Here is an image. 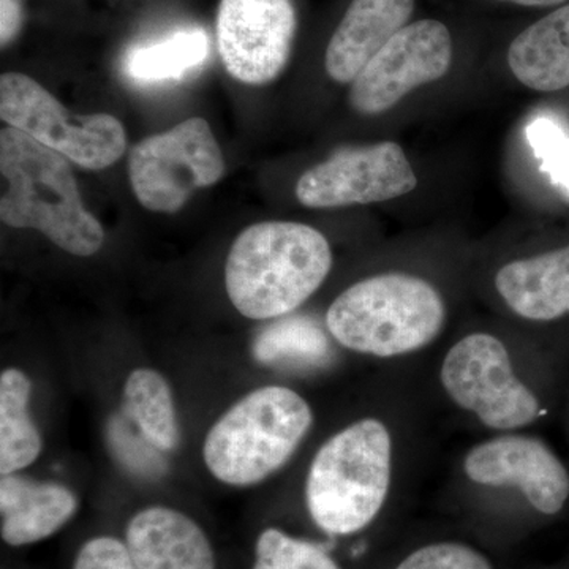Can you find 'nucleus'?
Wrapping results in <instances>:
<instances>
[{
	"label": "nucleus",
	"mask_w": 569,
	"mask_h": 569,
	"mask_svg": "<svg viewBox=\"0 0 569 569\" xmlns=\"http://www.w3.org/2000/svg\"><path fill=\"white\" fill-rule=\"evenodd\" d=\"M296 29L291 0H222L217 39L224 69L246 84H269L287 67Z\"/></svg>",
	"instance_id": "9b49d317"
},
{
	"label": "nucleus",
	"mask_w": 569,
	"mask_h": 569,
	"mask_svg": "<svg viewBox=\"0 0 569 569\" xmlns=\"http://www.w3.org/2000/svg\"><path fill=\"white\" fill-rule=\"evenodd\" d=\"M496 288L505 305L526 320L568 316L569 246L505 264L498 269Z\"/></svg>",
	"instance_id": "dca6fc26"
},
{
	"label": "nucleus",
	"mask_w": 569,
	"mask_h": 569,
	"mask_svg": "<svg viewBox=\"0 0 569 569\" xmlns=\"http://www.w3.org/2000/svg\"><path fill=\"white\" fill-rule=\"evenodd\" d=\"M123 410L153 447L160 451H173L178 447L173 392L159 372L137 369L130 373L123 385Z\"/></svg>",
	"instance_id": "aec40b11"
},
{
	"label": "nucleus",
	"mask_w": 569,
	"mask_h": 569,
	"mask_svg": "<svg viewBox=\"0 0 569 569\" xmlns=\"http://www.w3.org/2000/svg\"><path fill=\"white\" fill-rule=\"evenodd\" d=\"M508 67L531 91L569 88V3L533 22L511 41Z\"/></svg>",
	"instance_id": "f3484780"
},
{
	"label": "nucleus",
	"mask_w": 569,
	"mask_h": 569,
	"mask_svg": "<svg viewBox=\"0 0 569 569\" xmlns=\"http://www.w3.org/2000/svg\"><path fill=\"white\" fill-rule=\"evenodd\" d=\"M452 61L455 43L447 24L438 20L410 22L351 82L348 102L367 118L385 114L408 93L447 77Z\"/></svg>",
	"instance_id": "1a4fd4ad"
},
{
	"label": "nucleus",
	"mask_w": 569,
	"mask_h": 569,
	"mask_svg": "<svg viewBox=\"0 0 569 569\" xmlns=\"http://www.w3.org/2000/svg\"><path fill=\"white\" fill-rule=\"evenodd\" d=\"M445 320L440 291L406 272L359 280L326 313L328 331L340 346L377 358L421 350L440 336Z\"/></svg>",
	"instance_id": "7ed1b4c3"
},
{
	"label": "nucleus",
	"mask_w": 569,
	"mask_h": 569,
	"mask_svg": "<svg viewBox=\"0 0 569 569\" xmlns=\"http://www.w3.org/2000/svg\"><path fill=\"white\" fill-rule=\"evenodd\" d=\"M531 142L553 181L569 192V140L556 123L541 119L531 127Z\"/></svg>",
	"instance_id": "b1692460"
},
{
	"label": "nucleus",
	"mask_w": 569,
	"mask_h": 569,
	"mask_svg": "<svg viewBox=\"0 0 569 569\" xmlns=\"http://www.w3.org/2000/svg\"><path fill=\"white\" fill-rule=\"evenodd\" d=\"M475 485L518 488L542 515L561 511L569 497V473L541 440L501 436L478 445L463 460Z\"/></svg>",
	"instance_id": "f8f14e48"
},
{
	"label": "nucleus",
	"mask_w": 569,
	"mask_h": 569,
	"mask_svg": "<svg viewBox=\"0 0 569 569\" xmlns=\"http://www.w3.org/2000/svg\"><path fill=\"white\" fill-rule=\"evenodd\" d=\"M413 13L415 0H353L326 48V73L351 84Z\"/></svg>",
	"instance_id": "4468645a"
},
{
	"label": "nucleus",
	"mask_w": 569,
	"mask_h": 569,
	"mask_svg": "<svg viewBox=\"0 0 569 569\" xmlns=\"http://www.w3.org/2000/svg\"><path fill=\"white\" fill-rule=\"evenodd\" d=\"M0 174L3 223L40 231L74 257H92L102 249L103 227L82 204L80 187L61 153L13 127H3Z\"/></svg>",
	"instance_id": "f03ea898"
},
{
	"label": "nucleus",
	"mask_w": 569,
	"mask_h": 569,
	"mask_svg": "<svg viewBox=\"0 0 569 569\" xmlns=\"http://www.w3.org/2000/svg\"><path fill=\"white\" fill-rule=\"evenodd\" d=\"M223 173L222 149L201 118L144 138L129 156L134 197L152 212H178L194 190L213 186Z\"/></svg>",
	"instance_id": "0eeeda50"
},
{
	"label": "nucleus",
	"mask_w": 569,
	"mask_h": 569,
	"mask_svg": "<svg viewBox=\"0 0 569 569\" xmlns=\"http://www.w3.org/2000/svg\"><path fill=\"white\" fill-rule=\"evenodd\" d=\"M331 268V246L317 228L274 220L252 224L234 239L224 288L241 316L276 320L305 305Z\"/></svg>",
	"instance_id": "f257e3e1"
},
{
	"label": "nucleus",
	"mask_w": 569,
	"mask_h": 569,
	"mask_svg": "<svg viewBox=\"0 0 569 569\" xmlns=\"http://www.w3.org/2000/svg\"><path fill=\"white\" fill-rule=\"evenodd\" d=\"M32 383L18 369L0 377V473H18L39 459L41 437L29 415Z\"/></svg>",
	"instance_id": "6ab92c4d"
},
{
	"label": "nucleus",
	"mask_w": 569,
	"mask_h": 569,
	"mask_svg": "<svg viewBox=\"0 0 569 569\" xmlns=\"http://www.w3.org/2000/svg\"><path fill=\"white\" fill-rule=\"evenodd\" d=\"M71 569H138L123 539L99 535L82 542Z\"/></svg>",
	"instance_id": "393cba45"
},
{
	"label": "nucleus",
	"mask_w": 569,
	"mask_h": 569,
	"mask_svg": "<svg viewBox=\"0 0 569 569\" xmlns=\"http://www.w3.org/2000/svg\"><path fill=\"white\" fill-rule=\"evenodd\" d=\"M123 542L138 569H217L211 539L178 509H141L127 523Z\"/></svg>",
	"instance_id": "ddd939ff"
},
{
	"label": "nucleus",
	"mask_w": 569,
	"mask_h": 569,
	"mask_svg": "<svg viewBox=\"0 0 569 569\" xmlns=\"http://www.w3.org/2000/svg\"><path fill=\"white\" fill-rule=\"evenodd\" d=\"M391 459V436L378 419H361L329 438L307 477V509L313 522L335 537L366 529L387 500Z\"/></svg>",
	"instance_id": "20e7f679"
},
{
	"label": "nucleus",
	"mask_w": 569,
	"mask_h": 569,
	"mask_svg": "<svg viewBox=\"0 0 569 569\" xmlns=\"http://www.w3.org/2000/svg\"><path fill=\"white\" fill-rule=\"evenodd\" d=\"M396 569H492V567L478 550L459 542H438L411 553Z\"/></svg>",
	"instance_id": "5701e85b"
},
{
	"label": "nucleus",
	"mask_w": 569,
	"mask_h": 569,
	"mask_svg": "<svg viewBox=\"0 0 569 569\" xmlns=\"http://www.w3.org/2000/svg\"><path fill=\"white\" fill-rule=\"evenodd\" d=\"M0 118L40 144L88 170L121 159L126 130L111 114H71L43 86L22 73L0 77Z\"/></svg>",
	"instance_id": "423d86ee"
},
{
	"label": "nucleus",
	"mask_w": 569,
	"mask_h": 569,
	"mask_svg": "<svg viewBox=\"0 0 569 569\" xmlns=\"http://www.w3.org/2000/svg\"><path fill=\"white\" fill-rule=\"evenodd\" d=\"M78 511V498L66 486L20 475L0 481V537L11 548L36 545L58 533Z\"/></svg>",
	"instance_id": "2eb2a0df"
},
{
	"label": "nucleus",
	"mask_w": 569,
	"mask_h": 569,
	"mask_svg": "<svg viewBox=\"0 0 569 569\" xmlns=\"http://www.w3.org/2000/svg\"><path fill=\"white\" fill-rule=\"evenodd\" d=\"M323 329L307 317H282L254 340L253 353L263 365H323L329 356Z\"/></svg>",
	"instance_id": "412c9836"
},
{
	"label": "nucleus",
	"mask_w": 569,
	"mask_h": 569,
	"mask_svg": "<svg viewBox=\"0 0 569 569\" xmlns=\"http://www.w3.org/2000/svg\"><path fill=\"white\" fill-rule=\"evenodd\" d=\"M440 378L448 396L490 429H520L541 415L537 396L515 376L507 347L496 336L475 332L460 339L448 351Z\"/></svg>",
	"instance_id": "6e6552de"
},
{
	"label": "nucleus",
	"mask_w": 569,
	"mask_h": 569,
	"mask_svg": "<svg viewBox=\"0 0 569 569\" xmlns=\"http://www.w3.org/2000/svg\"><path fill=\"white\" fill-rule=\"evenodd\" d=\"M312 425L309 403L293 389H254L209 430L206 467L223 485H258L291 459Z\"/></svg>",
	"instance_id": "39448f33"
},
{
	"label": "nucleus",
	"mask_w": 569,
	"mask_h": 569,
	"mask_svg": "<svg viewBox=\"0 0 569 569\" xmlns=\"http://www.w3.org/2000/svg\"><path fill=\"white\" fill-rule=\"evenodd\" d=\"M22 11L18 0H0V43L7 47L21 29Z\"/></svg>",
	"instance_id": "a878e982"
},
{
	"label": "nucleus",
	"mask_w": 569,
	"mask_h": 569,
	"mask_svg": "<svg viewBox=\"0 0 569 569\" xmlns=\"http://www.w3.org/2000/svg\"><path fill=\"white\" fill-rule=\"evenodd\" d=\"M418 176L395 141L339 149L309 168L296 183V198L310 209L385 203L413 192Z\"/></svg>",
	"instance_id": "9d476101"
},
{
	"label": "nucleus",
	"mask_w": 569,
	"mask_h": 569,
	"mask_svg": "<svg viewBox=\"0 0 569 569\" xmlns=\"http://www.w3.org/2000/svg\"><path fill=\"white\" fill-rule=\"evenodd\" d=\"M496 2L516 3V6L522 7H556L567 0H496Z\"/></svg>",
	"instance_id": "bb28decb"
},
{
	"label": "nucleus",
	"mask_w": 569,
	"mask_h": 569,
	"mask_svg": "<svg viewBox=\"0 0 569 569\" xmlns=\"http://www.w3.org/2000/svg\"><path fill=\"white\" fill-rule=\"evenodd\" d=\"M211 41L201 28L179 29L163 39L138 44L123 56L122 71L138 86L182 81L208 61Z\"/></svg>",
	"instance_id": "a211bd4d"
},
{
	"label": "nucleus",
	"mask_w": 569,
	"mask_h": 569,
	"mask_svg": "<svg viewBox=\"0 0 569 569\" xmlns=\"http://www.w3.org/2000/svg\"><path fill=\"white\" fill-rule=\"evenodd\" d=\"M252 569H340L321 546L291 537L279 529H266L254 545Z\"/></svg>",
	"instance_id": "4be33fe9"
}]
</instances>
